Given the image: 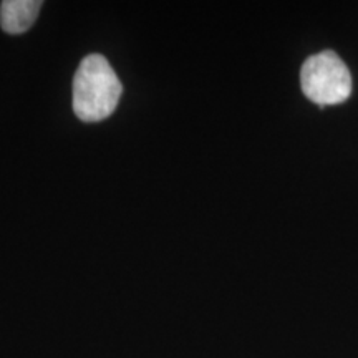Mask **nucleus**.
<instances>
[{
	"label": "nucleus",
	"instance_id": "obj_1",
	"mask_svg": "<svg viewBox=\"0 0 358 358\" xmlns=\"http://www.w3.org/2000/svg\"><path fill=\"white\" fill-rule=\"evenodd\" d=\"M123 87L103 55L85 57L73 78V111L85 123L106 120L118 106Z\"/></svg>",
	"mask_w": 358,
	"mask_h": 358
},
{
	"label": "nucleus",
	"instance_id": "obj_2",
	"mask_svg": "<svg viewBox=\"0 0 358 358\" xmlns=\"http://www.w3.org/2000/svg\"><path fill=\"white\" fill-rule=\"evenodd\" d=\"M302 92L320 108L343 103L352 93V75L337 53L324 50L308 57L301 70Z\"/></svg>",
	"mask_w": 358,
	"mask_h": 358
},
{
	"label": "nucleus",
	"instance_id": "obj_3",
	"mask_svg": "<svg viewBox=\"0 0 358 358\" xmlns=\"http://www.w3.org/2000/svg\"><path fill=\"white\" fill-rule=\"evenodd\" d=\"M40 0H3L0 3V25L7 34H24L37 20Z\"/></svg>",
	"mask_w": 358,
	"mask_h": 358
}]
</instances>
